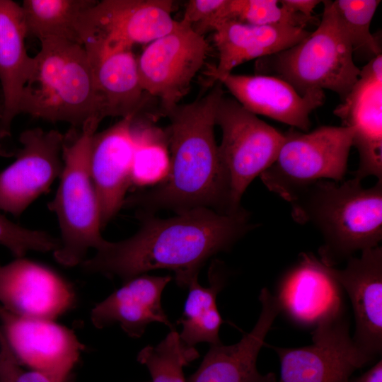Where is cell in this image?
I'll list each match as a JSON object with an SVG mask.
<instances>
[{
    "instance_id": "6da1fadb",
    "label": "cell",
    "mask_w": 382,
    "mask_h": 382,
    "mask_svg": "<svg viewBox=\"0 0 382 382\" xmlns=\"http://www.w3.org/2000/svg\"><path fill=\"white\" fill-rule=\"evenodd\" d=\"M137 215L139 230L125 240L107 241L81 263L83 271L125 282L151 270L166 269L174 272L179 287L187 288L210 257L229 250L255 228L242 207L231 213L195 208L166 219L149 213Z\"/></svg>"
},
{
    "instance_id": "7a4b0ae2",
    "label": "cell",
    "mask_w": 382,
    "mask_h": 382,
    "mask_svg": "<svg viewBox=\"0 0 382 382\" xmlns=\"http://www.w3.org/2000/svg\"><path fill=\"white\" fill-rule=\"evenodd\" d=\"M223 95L218 82L203 97L163 111L170 120L166 132L168 175L150 190L127 197L123 207L149 214L204 207L221 213L237 211L231 207L229 182L214 136L216 109Z\"/></svg>"
},
{
    "instance_id": "3957f363",
    "label": "cell",
    "mask_w": 382,
    "mask_h": 382,
    "mask_svg": "<svg viewBox=\"0 0 382 382\" xmlns=\"http://www.w3.org/2000/svg\"><path fill=\"white\" fill-rule=\"evenodd\" d=\"M289 203L294 221L310 223L320 233L319 259L325 265L347 261L382 240V180L368 188L355 178L318 180Z\"/></svg>"
},
{
    "instance_id": "277c9868",
    "label": "cell",
    "mask_w": 382,
    "mask_h": 382,
    "mask_svg": "<svg viewBox=\"0 0 382 382\" xmlns=\"http://www.w3.org/2000/svg\"><path fill=\"white\" fill-rule=\"evenodd\" d=\"M40 44V51L33 57L21 113L81 127L92 118L102 120L92 67L83 46L62 39H47Z\"/></svg>"
},
{
    "instance_id": "5b68a950",
    "label": "cell",
    "mask_w": 382,
    "mask_h": 382,
    "mask_svg": "<svg viewBox=\"0 0 382 382\" xmlns=\"http://www.w3.org/2000/svg\"><path fill=\"white\" fill-rule=\"evenodd\" d=\"M100 122L92 118L80 132L64 135L63 170L48 207L57 216L61 233L54 257L66 267L80 265L90 249L98 250L107 242L101 234L100 207L89 168L91 144Z\"/></svg>"
},
{
    "instance_id": "8992f818",
    "label": "cell",
    "mask_w": 382,
    "mask_h": 382,
    "mask_svg": "<svg viewBox=\"0 0 382 382\" xmlns=\"http://www.w3.org/2000/svg\"><path fill=\"white\" fill-rule=\"evenodd\" d=\"M324 7L317 28L293 47L269 56L270 70L300 94L328 89L342 101L357 81L360 69L353 59L352 46L334 8Z\"/></svg>"
},
{
    "instance_id": "52a82bcc",
    "label": "cell",
    "mask_w": 382,
    "mask_h": 382,
    "mask_svg": "<svg viewBox=\"0 0 382 382\" xmlns=\"http://www.w3.org/2000/svg\"><path fill=\"white\" fill-rule=\"evenodd\" d=\"M274 162L260 177L265 187L289 203L321 180L341 182L347 173L353 129L322 126L311 132L291 129Z\"/></svg>"
},
{
    "instance_id": "ba28073f",
    "label": "cell",
    "mask_w": 382,
    "mask_h": 382,
    "mask_svg": "<svg viewBox=\"0 0 382 382\" xmlns=\"http://www.w3.org/2000/svg\"><path fill=\"white\" fill-rule=\"evenodd\" d=\"M170 0H103L79 17L76 30L88 55L132 50L170 33L178 21Z\"/></svg>"
},
{
    "instance_id": "9c48e42d",
    "label": "cell",
    "mask_w": 382,
    "mask_h": 382,
    "mask_svg": "<svg viewBox=\"0 0 382 382\" xmlns=\"http://www.w3.org/2000/svg\"><path fill=\"white\" fill-rule=\"evenodd\" d=\"M215 124L222 132L219 154L229 182L231 207L237 210L251 182L276 160L284 134L224 94L216 106Z\"/></svg>"
},
{
    "instance_id": "30bf717a",
    "label": "cell",
    "mask_w": 382,
    "mask_h": 382,
    "mask_svg": "<svg viewBox=\"0 0 382 382\" xmlns=\"http://www.w3.org/2000/svg\"><path fill=\"white\" fill-rule=\"evenodd\" d=\"M349 326L345 311L320 320L311 345L270 346L280 361L277 382H347L356 370L371 362L354 345Z\"/></svg>"
},
{
    "instance_id": "8fae6325",
    "label": "cell",
    "mask_w": 382,
    "mask_h": 382,
    "mask_svg": "<svg viewBox=\"0 0 382 382\" xmlns=\"http://www.w3.org/2000/svg\"><path fill=\"white\" fill-rule=\"evenodd\" d=\"M208 50L204 35L178 21L173 31L148 44L137 59L143 90L160 100L163 111L178 105L202 67Z\"/></svg>"
},
{
    "instance_id": "7c38bea8",
    "label": "cell",
    "mask_w": 382,
    "mask_h": 382,
    "mask_svg": "<svg viewBox=\"0 0 382 382\" xmlns=\"http://www.w3.org/2000/svg\"><path fill=\"white\" fill-rule=\"evenodd\" d=\"M0 329L21 365L51 382H66L83 345L54 320L23 317L0 306Z\"/></svg>"
},
{
    "instance_id": "4fadbf2b",
    "label": "cell",
    "mask_w": 382,
    "mask_h": 382,
    "mask_svg": "<svg viewBox=\"0 0 382 382\" xmlns=\"http://www.w3.org/2000/svg\"><path fill=\"white\" fill-rule=\"evenodd\" d=\"M64 135L36 127L20 137L16 161L0 173V211L21 215L48 190L63 170Z\"/></svg>"
},
{
    "instance_id": "5bb4252c",
    "label": "cell",
    "mask_w": 382,
    "mask_h": 382,
    "mask_svg": "<svg viewBox=\"0 0 382 382\" xmlns=\"http://www.w3.org/2000/svg\"><path fill=\"white\" fill-rule=\"evenodd\" d=\"M75 303L72 286L49 267L24 257L0 263V306L9 312L54 320Z\"/></svg>"
},
{
    "instance_id": "9a60e30c",
    "label": "cell",
    "mask_w": 382,
    "mask_h": 382,
    "mask_svg": "<svg viewBox=\"0 0 382 382\" xmlns=\"http://www.w3.org/2000/svg\"><path fill=\"white\" fill-rule=\"evenodd\" d=\"M333 112L353 129L352 146L359 158L354 178L382 180V54L360 69L357 81Z\"/></svg>"
},
{
    "instance_id": "2e32d148",
    "label": "cell",
    "mask_w": 382,
    "mask_h": 382,
    "mask_svg": "<svg viewBox=\"0 0 382 382\" xmlns=\"http://www.w3.org/2000/svg\"><path fill=\"white\" fill-rule=\"evenodd\" d=\"M344 269L328 266L352 306L354 345L373 361L382 352V248L377 246L352 257Z\"/></svg>"
},
{
    "instance_id": "e0dca14e",
    "label": "cell",
    "mask_w": 382,
    "mask_h": 382,
    "mask_svg": "<svg viewBox=\"0 0 382 382\" xmlns=\"http://www.w3.org/2000/svg\"><path fill=\"white\" fill-rule=\"evenodd\" d=\"M342 292L328 266L313 254L303 253L282 277L275 296L281 311L295 323L314 327L323 319L345 312Z\"/></svg>"
},
{
    "instance_id": "ac0fdd59",
    "label": "cell",
    "mask_w": 382,
    "mask_h": 382,
    "mask_svg": "<svg viewBox=\"0 0 382 382\" xmlns=\"http://www.w3.org/2000/svg\"><path fill=\"white\" fill-rule=\"evenodd\" d=\"M261 311L250 332L231 345H210L197 370L187 382H277L276 375L260 374L257 359L281 306L267 288L260 294Z\"/></svg>"
},
{
    "instance_id": "d6986e66",
    "label": "cell",
    "mask_w": 382,
    "mask_h": 382,
    "mask_svg": "<svg viewBox=\"0 0 382 382\" xmlns=\"http://www.w3.org/2000/svg\"><path fill=\"white\" fill-rule=\"evenodd\" d=\"M134 118H122L107 129L96 133L92 139L89 168L98 199L102 228L123 207L127 190L132 185Z\"/></svg>"
},
{
    "instance_id": "ffe728a7",
    "label": "cell",
    "mask_w": 382,
    "mask_h": 382,
    "mask_svg": "<svg viewBox=\"0 0 382 382\" xmlns=\"http://www.w3.org/2000/svg\"><path fill=\"white\" fill-rule=\"evenodd\" d=\"M240 104L255 115H261L306 132L310 114L321 106L324 91L300 95L292 86L272 75L229 74L219 81Z\"/></svg>"
},
{
    "instance_id": "44dd1931",
    "label": "cell",
    "mask_w": 382,
    "mask_h": 382,
    "mask_svg": "<svg viewBox=\"0 0 382 382\" xmlns=\"http://www.w3.org/2000/svg\"><path fill=\"white\" fill-rule=\"evenodd\" d=\"M170 276L141 274L124 284L96 303L91 312L92 324L101 329L118 324L129 337H140L151 323L175 329L161 305V294Z\"/></svg>"
},
{
    "instance_id": "7402d4cb",
    "label": "cell",
    "mask_w": 382,
    "mask_h": 382,
    "mask_svg": "<svg viewBox=\"0 0 382 382\" xmlns=\"http://www.w3.org/2000/svg\"><path fill=\"white\" fill-rule=\"evenodd\" d=\"M214 31L219 61L209 76L218 82L240 64L286 50L310 34L301 27L254 25L236 21H224Z\"/></svg>"
},
{
    "instance_id": "603a6c76",
    "label": "cell",
    "mask_w": 382,
    "mask_h": 382,
    "mask_svg": "<svg viewBox=\"0 0 382 382\" xmlns=\"http://www.w3.org/2000/svg\"><path fill=\"white\" fill-rule=\"evenodd\" d=\"M27 36L21 6L0 0V144L11 137V123L21 113L23 89L31 71L33 57L26 50Z\"/></svg>"
},
{
    "instance_id": "cb8c5ba5",
    "label": "cell",
    "mask_w": 382,
    "mask_h": 382,
    "mask_svg": "<svg viewBox=\"0 0 382 382\" xmlns=\"http://www.w3.org/2000/svg\"><path fill=\"white\" fill-rule=\"evenodd\" d=\"M88 57L101 119L136 117L146 93L141 87L137 59L132 50Z\"/></svg>"
},
{
    "instance_id": "d4e9b609",
    "label": "cell",
    "mask_w": 382,
    "mask_h": 382,
    "mask_svg": "<svg viewBox=\"0 0 382 382\" xmlns=\"http://www.w3.org/2000/svg\"><path fill=\"white\" fill-rule=\"evenodd\" d=\"M226 278L224 266L214 260L208 272L209 286H201L197 279L190 284L183 312L178 321L183 328L179 336L186 345L222 344L219 333L224 320L216 306V296L224 287Z\"/></svg>"
},
{
    "instance_id": "484cf974",
    "label": "cell",
    "mask_w": 382,
    "mask_h": 382,
    "mask_svg": "<svg viewBox=\"0 0 382 382\" xmlns=\"http://www.w3.org/2000/svg\"><path fill=\"white\" fill-rule=\"evenodd\" d=\"M96 1L24 0L21 6L28 36L33 35L40 41L62 39L81 44L76 30L77 21Z\"/></svg>"
},
{
    "instance_id": "4316f807",
    "label": "cell",
    "mask_w": 382,
    "mask_h": 382,
    "mask_svg": "<svg viewBox=\"0 0 382 382\" xmlns=\"http://www.w3.org/2000/svg\"><path fill=\"white\" fill-rule=\"evenodd\" d=\"M132 134L134 141L132 185L145 187L161 183L170 166L166 133L134 118Z\"/></svg>"
},
{
    "instance_id": "83f0119b",
    "label": "cell",
    "mask_w": 382,
    "mask_h": 382,
    "mask_svg": "<svg viewBox=\"0 0 382 382\" xmlns=\"http://www.w3.org/2000/svg\"><path fill=\"white\" fill-rule=\"evenodd\" d=\"M195 347L186 345L175 330L156 346H146L137 355L152 382H185L183 367L199 357Z\"/></svg>"
},
{
    "instance_id": "f1b7e54d",
    "label": "cell",
    "mask_w": 382,
    "mask_h": 382,
    "mask_svg": "<svg viewBox=\"0 0 382 382\" xmlns=\"http://www.w3.org/2000/svg\"><path fill=\"white\" fill-rule=\"evenodd\" d=\"M332 3L349 37L353 53L359 52L371 59L381 54L379 43L370 30L372 18L381 1L336 0Z\"/></svg>"
},
{
    "instance_id": "f546056e",
    "label": "cell",
    "mask_w": 382,
    "mask_h": 382,
    "mask_svg": "<svg viewBox=\"0 0 382 382\" xmlns=\"http://www.w3.org/2000/svg\"><path fill=\"white\" fill-rule=\"evenodd\" d=\"M222 22L236 21L254 25H289L305 28L314 21L285 9L277 0H226Z\"/></svg>"
},
{
    "instance_id": "4dcf8cb0",
    "label": "cell",
    "mask_w": 382,
    "mask_h": 382,
    "mask_svg": "<svg viewBox=\"0 0 382 382\" xmlns=\"http://www.w3.org/2000/svg\"><path fill=\"white\" fill-rule=\"evenodd\" d=\"M0 245L20 258L29 251L54 253L60 247V240L46 231L15 224L0 213Z\"/></svg>"
},
{
    "instance_id": "1f68e13d",
    "label": "cell",
    "mask_w": 382,
    "mask_h": 382,
    "mask_svg": "<svg viewBox=\"0 0 382 382\" xmlns=\"http://www.w3.org/2000/svg\"><path fill=\"white\" fill-rule=\"evenodd\" d=\"M225 0H190L186 5L182 22L190 25L198 34L204 35L214 30L219 11Z\"/></svg>"
},
{
    "instance_id": "d6a6232c",
    "label": "cell",
    "mask_w": 382,
    "mask_h": 382,
    "mask_svg": "<svg viewBox=\"0 0 382 382\" xmlns=\"http://www.w3.org/2000/svg\"><path fill=\"white\" fill-rule=\"evenodd\" d=\"M0 382H51L42 374L25 370L16 358L0 329Z\"/></svg>"
},
{
    "instance_id": "836d02e7",
    "label": "cell",
    "mask_w": 382,
    "mask_h": 382,
    "mask_svg": "<svg viewBox=\"0 0 382 382\" xmlns=\"http://www.w3.org/2000/svg\"><path fill=\"white\" fill-rule=\"evenodd\" d=\"M279 2L287 11L311 21H316L313 16L314 8L323 1L318 0H280Z\"/></svg>"
},
{
    "instance_id": "e575fe53",
    "label": "cell",
    "mask_w": 382,
    "mask_h": 382,
    "mask_svg": "<svg viewBox=\"0 0 382 382\" xmlns=\"http://www.w3.org/2000/svg\"><path fill=\"white\" fill-rule=\"evenodd\" d=\"M347 382H382V361L380 359L374 366L360 376Z\"/></svg>"
},
{
    "instance_id": "d590c367",
    "label": "cell",
    "mask_w": 382,
    "mask_h": 382,
    "mask_svg": "<svg viewBox=\"0 0 382 382\" xmlns=\"http://www.w3.org/2000/svg\"><path fill=\"white\" fill-rule=\"evenodd\" d=\"M1 110H2L1 104L0 103V118H1Z\"/></svg>"
},
{
    "instance_id": "8d00e7d4",
    "label": "cell",
    "mask_w": 382,
    "mask_h": 382,
    "mask_svg": "<svg viewBox=\"0 0 382 382\" xmlns=\"http://www.w3.org/2000/svg\"><path fill=\"white\" fill-rule=\"evenodd\" d=\"M0 96L1 97V89H0ZM0 103L1 104V100L0 99Z\"/></svg>"
}]
</instances>
